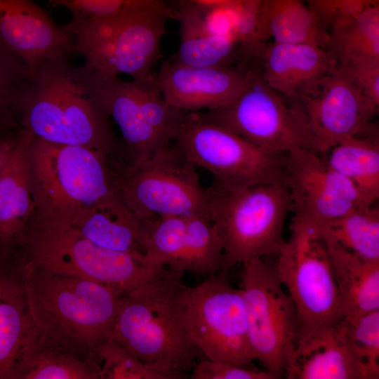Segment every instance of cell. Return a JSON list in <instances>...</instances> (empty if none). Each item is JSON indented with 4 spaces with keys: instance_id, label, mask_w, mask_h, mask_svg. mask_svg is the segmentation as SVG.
Here are the masks:
<instances>
[{
    "instance_id": "cb8c5ba5",
    "label": "cell",
    "mask_w": 379,
    "mask_h": 379,
    "mask_svg": "<svg viewBox=\"0 0 379 379\" xmlns=\"http://www.w3.org/2000/svg\"><path fill=\"white\" fill-rule=\"evenodd\" d=\"M180 44L171 59L193 67L236 65L244 56V50L237 40L209 33L204 27L201 7L189 0L178 2Z\"/></svg>"
},
{
    "instance_id": "ffe728a7",
    "label": "cell",
    "mask_w": 379,
    "mask_h": 379,
    "mask_svg": "<svg viewBox=\"0 0 379 379\" xmlns=\"http://www.w3.org/2000/svg\"><path fill=\"white\" fill-rule=\"evenodd\" d=\"M250 59L261 79L290 100L338 68L327 48L310 43L265 42L253 51Z\"/></svg>"
},
{
    "instance_id": "d590c367",
    "label": "cell",
    "mask_w": 379,
    "mask_h": 379,
    "mask_svg": "<svg viewBox=\"0 0 379 379\" xmlns=\"http://www.w3.org/2000/svg\"><path fill=\"white\" fill-rule=\"evenodd\" d=\"M338 68L379 107V58L360 57L338 63Z\"/></svg>"
},
{
    "instance_id": "4dcf8cb0",
    "label": "cell",
    "mask_w": 379,
    "mask_h": 379,
    "mask_svg": "<svg viewBox=\"0 0 379 379\" xmlns=\"http://www.w3.org/2000/svg\"><path fill=\"white\" fill-rule=\"evenodd\" d=\"M223 249L209 217H187L182 252L173 272L208 277L221 271Z\"/></svg>"
},
{
    "instance_id": "8992f818",
    "label": "cell",
    "mask_w": 379,
    "mask_h": 379,
    "mask_svg": "<svg viewBox=\"0 0 379 379\" xmlns=\"http://www.w3.org/2000/svg\"><path fill=\"white\" fill-rule=\"evenodd\" d=\"M15 255L44 271L91 279L122 292L154 279L165 270L152 266L143 254L101 247L64 222L36 212Z\"/></svg>"
},
{
    "instance_id": "44dd1931",
    "label": "cell",
    "mask_w": 379,
    "mask_h": 379,
    "mask_svg": "<svg viewBox=\"0 0 379 379\" xmlns=\"http://www.w3.org/2000/svg\"><path fill=\"white\" fill-rule=\"evenodd\" d=\"M33 135L20 128L13 135L0 169V260L11 258L22 244L36 212L28 164Z\"/></svg>"
},
{
    "instance_id": "74e56055",
    "label": "cell",
    "mask_w": 379,
    "mask_h": 379,
    "mask_svg": "<svg viewBox=\"0 0 379 379\" xmlns=\"http://www.w3.org/2000/svg\"><path fill=\"white\" fill-rule=\"evenodd\" d=\"M229 3L234 13L239 42L246 50L255 48L262 0H230Z\"/></svg>"
},
{
    "instance_id": "9c48e42d",
    "label": "cell",
    "mask_w": 379,
    "mask_h": 379,
    "mask_svg": "<svg viewBox=\"0 0 379 379\" xmlns=\"http://www.w3.org/2000/svg\"><path fill=\"white\" fill-rule=\"evenodd\" d=\"M220 272L194 286L183 287L180 317L191 340L205 358L253 368L246 308L241 288Z\"/></svg>"
},
{
    "instance_id": "e575fe53",
    "label": "cell",
    "mask_w": 379,
    "mask_h": 379,
    "mask_svg": "<svg viewBox=\"0 0 379 379\" xmlns=\"http://www.w3.org/2000/svg\"><path fill=\"white\" fill-rule=\"evenodd\" d=\"M338 326L368 364L379 369V310L358 317H344Z\"/></svg>"
},
{
    "instance_id": "d6a6232c",
    "label": "cell",
    "mask_w": 379,
    "mask_h": 379,
    "mask_svg": "<svg viewBox=\"0 0 379 379\" xmlns=\"http://www.w3.org/2000/svg\"><path fill=\"white\" fill-rule=\"evenodd\" d=\"M101 379H181L185 375L142 361L111 338L98 349Z\"/></svg>"
},
{
    "instance_id": "60d3db41",
    "label": "cell",
    "mask_w": 379,
    "mask_h": 379,
    "mask_svg": "<svg viewBox=\"0 0 379 379\" xmlns=\"http://www.w3.org/2000/svg\"><path fill=\"white\" fill-rule=\"evenodd\" d=\"M15 133L6 136H0V169L5 158L6 154L11 145L13 137Z\"/></svg>"
},
{
    "instance_id": "5b68a950",
    "label": "cell",
    "mask_w": 379,
    "mask_h": 379,
    "mask_svg": "<svg viewBox=\"0 0 379 379\" xmlns=\"http://www.w3.org/2000/svg\"><path fill=\"white\" fill-rule=\"evenodd\" d=\"M206 192L208 216L223 249L220 272L279 253L286 241L285 220L291 211L284 183L234 186L213 180Z\"/></svg>"
},
{
    "instance_id": "7c38bea8",
    "label": "cell",
    "mask_w": 379,
    "mask_h": 379,
    "mask_svg": "<svg viewBox=\"0 0 379 379\" xmlns=\"http://www.w3.org/2000/svg\"><path fill=\"white\" fill-rule=\"evenodd\" d=\"M243 264L241 291L255 360L275 378L286 373L297 347L300 324L295 305L274 267L262 258Z\"/></svg>"
},
{
    "instance_id": "277c9868",
    "label": "cell",
    "mask_w": 379,
    "mask_h": 379,
    "mask_svg": "<svg viewBox=\"0 0 379 379\" xmlns=\"http://www.w3.org/2000/svg\"><path fill=\"white\" fill-rule=\"evenodd\" d=\"M182 275L166 268L123 292L110 338L142 361L185 375L201 353L181 320Z\"/></svg>"
},
{
    "instance_id": "ac0fdd59",
    "label": "cell",
    "mask_w": 379,
    "mask_h": 379,
    "mask_svg": "<svg viewBox=\"0 0 379 379\" xmlns=\"http://www.w3.org/2000/svg\"><path fill=\"white\" fill-rule=\"evenodd\" d=\"M0 38L30 75L44 62L74 53L67 33L34 0H0Z\"/></svg>"
},
{
    "instance_id": "f1b7e54d",
    "label": "cell",
    "mask_w": 379,
    "mask_h": 379,
    "mask_svg": "<svg viewBox=\"0 0 379 379\" xmlns=\"http://www.w3.org/2000/svg\"><path fill=\"white\" fill-rule=\"evenodd\" d=\"M327 33V49L337 63L360 57L379 58V5L335 18Z\"/></svg>"
},
{
    "instance_id": "603a6c76",
    "label": "cell",
    "mask_w": 379,
    "mask_h": 379,
    "mask_svg": "<svg viewBox=\"0 0 379 379\" xmlns=\"http://www.w3.org/2000/svg\"><path fill=\"white\" fill-rule=\"evenodd\" d=\"M37 338L20 267L0 260V379H13L22 352Z\"/></svg>"
},
{
    "instance_id": "484cf974",
    "label": "cell",
    "mask_w": 379,
    "mask_h": 379,
    "mask_svg": "<svg viewBox=\"0 0 379 379\" xmlns=\"http://www.w3.org/2000/svg\"><path fill=\"white\" fill-rule=\"evenodd\" d=\"M310 43L327 48V30L305 0H262L255 44Z\"/></svg>"
},
{
    "instance_id": "8d00e7d4",
    "label": "cell",
    "mask_w": 379,
    "mask_h": 379,
    "mask_svg": "<svg viewBox=\"0 0 379 379\" xmlns=\"http://www.w3.org/2000/svg\"><path fill=\"white\" fill-rule=\"evenodd\" d=\"M191 379H274L267 371L201 359L192 367Z\"/></svg>"
},
{
    "instance_id": "2e32d148",
    "label": "cell",
    "mask_w": 379,
    "mask_h": 379,
    "mask_svg": "<svg viewBox=\"0 0 379 379\" xmlns=\"http://www.w3.org/2000/svg\"><path fill=\"white\" fill-rule=\"evenodd\" d=\"M284 183L293 218L315 226L333 221L354 208L372 205L311 149L296 148L286 153Z\"/></svg>"
},
{
    "instance_id": "ab89813d",
    "label": "cell",
    "mask_w": 379,
    "mask_h": 379,
    "mask_svg": "<svg viewBox=\"0 0 379 379\" xmlns=\"http://www.w3.org/2000/svg\"><path fill=\"white\" fill-rule=\"evenodd\" d=\"M135 0H48L52 8L62 6L72 13V20H83L117 12Z\"/></svg>"
},
{
    "instance_id": "ba28073f",
    "label": "cell",
    "mask_w": 379,
    "mask_h": 379,
    "mask_svg": "<svg viewBox=\"0 0 379 379\" xmlns=\"http://www.w3.org/2000/svg\"><path fill=\"white\" fill-rule=\"evenodd\" d=\"M290 231L288 239L277 254L274 268L298 315L295 354L336 326L344 315L324 238L315 225L293 218Z\"/></svg>"
},
{
    "instance_id": "4fadbf2b",
    "label": "cell",
    "mask_w": 379,
    "mask_h": 379,
    "mask_svg": "<svg viewBox=\"0 0 379 379\" xmlns=\"http://www.w3.org/2000/svg\"><path fill=\"white\" fill-rule=\"evenodd\" d=\"M248 65V80L239 95L228 105L199 111L200 114L270 153L286 154L296 148L315 150L300 107L270 87L252 63Z\"/></svg>"
},
{
    "instance_id": "8fae6325",
    "label": "cell",
    "mask_w": 379,
    "mask_h": 379,
    "mask_svg": "<svg viewBox=\"0 0 379 379\" xmlns=\"http://www.w3.org/2000/svg\"><path fill=\"white\" fill-rule=\"evenodd\" d=\"M174 141L181 154L207 170L213 180L234 186L284 183L286 154L264 151L199 112L186 113Z\"/></svg>"
},
{
    "instance_id": "d4e9b609",
    "label": "cell",
    "mask_w": 379,
    "mask_h": 379,
    "mask_svg": "<svg viewBox=\"0 0 379 379\" xmlns=\"http://www.w3.org/2000/svg\"><path fill=\"white\" fill-rule=\"evenodd\" d=\"M324 241L344 317L379 310V262L366 260L335 242Z\"/></svg>"
},
{
    "instance_id": "4316f807",
    "label": "cell",
    "mask_w": 379,
    "mask_h": 379,
    "mask_svg": "<svg viewBox=\"0 0 379 379\" xmlns=\"http://www.w3.org/2000/svg\"><path fill=\"white\" fill-rule=\"evenodd\" d=\"M13 379H101L100 362L38 338L20 355Z\"/></svg>"
},
{
    "instance_id": "5bb4252c",
    "label": "cell",
    "mask_w": 379,
    "mask_h": 379,
    "mask_svg": "<svg viewBox=\"0 0 379 379\" xmlns=\"http://www.w3.org/2000/svg\"><path fill=\"white\" fill-rule=\"evenodd\" d=\"M120 192L139 216H208L206 188L196 166L170 145L123 179Z\"/></svg>"
},
{
    "instance_id": "30bf717a",
    "label": "cell",
    "mask_w": 379,
    "mask_h": 379,
    "mask_svg": "<svg viewBox=\"0 0 379 379\" xmlns=\"http://www.w3.org/2000/svg\"><path fill=\"white\" fill-rule=\"evenodd\" d=\"M100 76V102L118 126L126 146L127 175L175 140L187 112L166 101L155 84L154 73L131 81Z\"/></svg>"
},
{
    "instance_id": "f546056e",
    "label": "cell",
    "mask_w": 379,
    "mask_h": 379,
    "mask_svg": "<svg viewBox=\"0 0 379 379\" xmlns=\"http://www.w3.org/2000/svg\"><path fill=\"white\" fill-rule=\"evenodd\" d=\"M316 227L324 239L339 244L362 259L379 262V207L376 203L354 208Z\"/></svg>"
},
{
    "instance_id": "836d02e7",
    "label": "cell",
    "mask_w": 379,
    "mask_h": 379,
    "mask_svg": "<svg viewBox=\"0 0 379 379\" xmlns=\"http://www.w3.org/2000/svg\"><path fill=\"white\" fill-rule=\"evenodd\" d=\"M187 217L160 216L153 221L143 252L149 263L174 270L183 247Z\"/></svg>"
},
{
    "instance_id": "e0dca14e",
    "label": "cell",
    "mask_w": 379,
    "mask_h": 379,
    "mask_svg": "<svg viewBox=\"0 0 379 379\" xmlns=\"http://www.w3.org/2000/svg\"><path fill=\"white\" fill-rule=\"evenodd\" d=\"M246 62L219 67H193L164 60L154 81L166 101L186 112L222 108L244 88L249 77Z\"/></svg>"
},
{
    "instance_id": "9a60e30c",
    "label": "cell",
    "mask_w": 379,
    "mask_h": 379,
    "mask_svg": "<svg viewBox=\"0 0 379 379\" xmlns=\"http://www.w3.org/2000/svg\"><path fill=\"white\" fill-rule=\"evenodd\" d=\"M291 101L302 111L319 154L348 138L378 131L373 120L379 107L338 68L308 85Z\"/></svg>"
},
{
    "instance_id": "f35d334b",
    "label": "cell",
    "mask_w": 379,
    "mask_h": 379,
    "mask_svg": "<svg viewBox=\"0 0 379 379\" xmlns=\"http://www.w3.org/2000/svg\"><path fill=\"white\" fill-rule=\"evenodd\" d=\"M322 26L327 30L336 18L357 13L379 5V0H305Z\"/></svg>"
},
{
    "instance_id": "7bdbcfd3",
    "label": "cell",
    "mask_w": 379,
    "mask_h": 379,
    "mask_svg": "<svg viewBox=\"0 0 379 379\" xmlns=\"http://www.w3.org/2000/svg\"><path fill=\"white\" fill-rule=\"evenodd\" d=\"M177 1L179 2V1H182V0H177Z\"/></svg>"
},
{
    "instance_id": "7402d4cb",
    "label": "cell",
    "mask_w": 379,
    "mask_h": 379,
    "mask_svg": "<svg viewBox=\"0 0 379 379\" xmlns=\"http://www.w3.org/2000/svg\"><path fill=\"white\" fill-rule=\"evenodd\" d=\"M286 375L290 379H378L372 367L337 325L298 351Z\"/></svg>"
},
{
    "instance_id": "6da1fadb",
    "label": "cell",
    "mask_w": 379,
    "mask_h": 379,
    "mask_svg": "<svg viewBox=\"0 0 379 379\" xmlns=\"http://www.w3.org/2000/svg\"><path fill=\"white\" fill-rule=\"evenodd\" d=\"M69 56L44 62L31 74L20 126L38 138L110 154L116 138L99 98L101 76Z\"/></svg>"
},
{
    "instance_id": "b9f144b4",
    "label": "cell",
    "mask_w": 379,
    "mask_h": 379,
    "mask_svg": "<svg viewBox=\"0 0 379 379\" xmlns=\"http://www.w3.org/2000/svg\"><path fill=\"white\" fill-rule=\"evenodd\" d=\"M192 4L201 7L210 8L224 4L230 0H189Z\"/></svg>"
},
{
    "instance_id": "3957f363",
    "label": "cell",
    "mask_w": 379,
    "mask_h": 379,
    "mask_svg": "<svg viewBox=\"0 0 379 379\" xmlns=\"http://www.w3.org/2000/svg\"><path fill=\"white\" fill-rule=\"evenodd\" d=\"M178 18L177 9L161 0H135L117 12L61 26L88 67L105 77L142 79L154 73L166 20Z\"/></svg>"
},
{
    "instance_id": "83f0119b",
    "label": "cell",
    "mask_w": 379,
    "mask_h": 379,
    "mask_svg": "<svg viewBox=\"0 0 379 379\" xmlns=\"http://www.w3.org/2000/svg\"><path fill=\"white\" fill-rule=\"evenodd\" d=\"M324 158L350 180L371 204L379 197L378 131L348 138L331 147Z\"/></svg>"
},
{
    "instance_id": "d6986e66",
    "label": "cell",
    "mask_w": 379,
    "mask_h": 379,
    "mask_svg": "<svg viewBox=\"0 0 379 379\" xmlns=\"http://www.w3.org/2000/svg\"><path fill=\"white\" fill-rule=\"evenodd\" d=\"M52 219L64 222L101 247L143 254L156 218L145 219L137 215L126 203L119 189L91 206Z\"/></svg>"
},
{
    "instance_id": "7a4b0ae2",
    "label": "cell",
    "mask_w": 379,
    "mask_h": 379,
    "mask_svg": "<svg viewBox=\"0 0 379 379\" xmlns=\"http://www.w3.org/2000/svg\"><path fill=\"white\" fill-rule=\"evenodd\" d=\"M15 259L21 270L38 339L98 361L97 350L110 338L123 292Z\"/></svg>"
},
{
    "instance_id": "52a82bcc",
    "label": "cell",
    "mask_w": 379,
    "mask_h": 379,
    "mask_svg": "<svg viewBox=\"0 0 379 379\" xmlns=\"http://www.w3.org/2000/svg\"><path fill=\"white\" fill-rule=\"evenodd\" d=\"M109 154L83 146L55 144L33 135L28 164L36 212L59 218L91 206L120 189Z\"/></svg>"
},
{
    "instance_id": "1f68e13d",
    "label": "cell",
    "mask_w": 379,
    "mask_h": 379,
    "mask_svg": "<svg viewBox=\"0 0 379 379\" xmlns=\"http://www.w3.org/2000/svg\"><path fill=\"white\" fill-rule=\"evenodd\" d=\"M30 77L24 62L0 38V132L20 127V105Z\"/></svg>"
}]
</instances>
